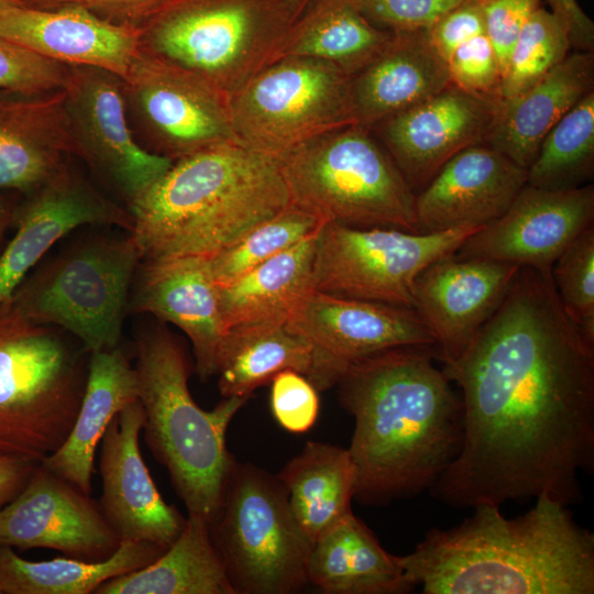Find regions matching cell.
Returning <instances> with one entry per match:
<instances>
[{"mask_svg":"<svg viewBox=\"0 0 594 594\" xmlns=\"http://www.w3.org/2000/svg\"><path fill=\"white\" fill-rule=\"evenodd\" d=\"M442 371L460 388L463 441L431 495L501 506L581 501L594 465V341L565 314L551 272L520 266L503 301Z\"/></svg>","mask_w":594,"mask_h":594,"instance_id":"1","label":"cell"},{"mask_svg":"<svg viewBox=\"0 0 594 594\" xmlns=\"http://www.w3.org/2000/svg\"><path fill=\"white\" fill-rule=\"evenodd\" d=\"M433 359L435 348L391 349L350 364L338 381L355 421L348 450L360 503L429 491L458 457L462 402Z\"/></svg>","mask_w":594,"mask_h":594,"instance_id":"2","label":"cell"},{"mask_svg":"<svg viewBox=\"0 0 594 594\" xmlns=\"http://www.w3.org/2000/svg\"><path fill=\"white\" fill-rule=\"evenodd\" d=\"M536 499L515 518L483 504L454 528L430 529L397 556L405 580L425 594H593L594 536L566 505Z\"/></svg>","mask_w":594,"mask_h":594,"instance_id":"3","label":"cell"},{"mask_svg":"<svg viewBox=\"0 0 594 594\" xmlns=\"http://www.w3.org/2000/svg\"><path fill=\"white\" fill-rule=\"evenodd\" d=\"M290 204L278 162L227 141L173 162L129 205L141 261L212 256Z\"/></svg>","mask_w":594,"mask_h":594,"instance_id":"4","label":"cell"},{"mask_svg":"<svg viewBox=\"0 0 594 594\" xmlns=\"http://www.w3.org/2000/svg\"><path fill=\"white\" fill-rule=\"evenodd\" d=\"M135 358L145 442L167 470L188 514L210 522L235 463L227 448V429L248 398L223 397L212 410L201 409L189 393L187 353L165 327L138 333Z\"/></svg>","mask_w":594,"mask_h":594,"instance_id":"5","label":"cell"},{"mask_svg":"<svg viewBox=\"0 0 594 594\" xmlns=\"http://www.w3.org/2000/svg\"><path fill=\"white\" fill-rule=\"evenodd\" d=\"M87 350L0 304V452L36 463L67 439L88 374Z\"/></svg>","mask_w":594,"mask_h":594,"instance_id":"6","label":"cell"},{"mask_svg":"<svg viewBox=\"0 0 594 594\" xmlns=\"http://www.w3.org/2000/svg\"><path fill=\"white\" fill-rule=\"evenodd\" d=\"M370 130L350 124L282 157L289 201L323 222L420 233L416 194Z\"/></svg>","mask_w":594,"mask_h":594,"instance_id":"7","label":"cell"},{"mask_svg":"<svg viewBox=\"0 0 594 594\" xmlns=\"http://www.w3.org/2000/svg\"><path fill=\"white\" fill-rule=\"evenodd\" d=\"M286 0H166L140 24L141 45L213 84L229 100L278 58Z\"/></svg>","mask_w":594,"mask_h":594,"instance_id":"8","label":"cell"},{"mask_svg":"<svg viewBox=\"0 0 594 594\" xmlns=\"http://www.w3.org/2000/svg\"><path fill=\"white\" fill-rule=\"evenodd\" d=\"M209 529L235 594H290L309 584L312 543L277 476L235 461Z\"/></svg>","mask_w":594,"mask_h":594,"instance_id":"9","label":"cell"},{"mask_svg":"<svg viewBox=\"0 0 594 594\" xmlns=\"http://www.w3.org/2000/svg\"><path fill=\"white\" fill-rule=\"evenodd\" d=\"M139 262L131 234L89 240L21 284L12 299L28 318L70 332L89 353L112 350Z\"/></svg>","mask_w":594,"mask_h":594,"instance_id":"10","label":"cell"},{"mask_svg":"<svg viewBox=\"0 0 594 594\" xmlns=\"http://www.w3.org/2000/svg\"><path fill=\"white\" fill-rule=\"evenodd\" d=\"M230 111L237 140L276 162L311 139L355 124L350 77L304 56L263 68L231 97Z\"/></svg>","mask_w":594,"mask_h":594,"instance_id":"11","label":"cell"},{"mask_svg":"<svg viewBox=\"0 0 594 594\" xmlns=\"http://www.w3.org/2000/svg\"><path fill=\"white\" fill-rule=\"evenodd\" d=\"M482 227L436 233L326 222L318 230L312 289L329 295L414 308L417 276L455 253Z\"/></svg>","mask_w":594,"mask_h":594,"instance_id":"12","label":"cell"},{"mask_svg":"<svg viewBox=\"0 0 594 594\" xmlns=\"http://www.w3.org/2000/svg\"><path fill=\"white\" fill-rule=\"evenodd\" d=\"M122 80L128 112L156 154L174 162L237 140L229 98L201 75L141 45Z\"/></svg>","mask_w":594,"mask_h":594,"instance_id":"13","label":"cell"},{"mask_svg":"<svg viewBox=\"0 0 594 594\" xmlns=\"http://www.w3.org/2000/svg\"><path fill=\"white\" fill-rule=\"evenodd\" d=\"M63 91L76 155L129 205L172 166L170 158L136 141L119 76L91 66H68Z\"/></svg>","mask_w":594,"mask_h":594,"instance_id":"14","label":"cell"},{"mask_svg":"<svg viewBox=\"0 0 594 594\" xmlns=\"http://www.w3.org/2000/svg\"><path fill=\"white\" fill-rule=\"evenodd\" d=\"M288 323L314 346L318 391L337 385L348 366L391 349L429 346L436 340L409 307L338 297L311 289Z\"/></svg>","mask_w":594,"mask_h":594,"instance_id":"15","label":"cell"},{"mask_svg":"<svg viewBox=\"0 0 594 594\" xmlns=\"http://www.w3.org/2000/svg\"><path fill=\"white\" fill-rule=\"evenodd\" d=\"M120 544L99 503L41 462L23 490L0 510V546L52 549L64 557L101 562Z\"/></svg>","mask_w":594,"mask_h":594,"instance_id":"16","label":"cell"},{"mask_svg":"<svg viewBox=\"0 0 594 594\" xmlns=\"http://www.w3.org/2000/svg\"><path fill=\"white\" fill-rule=\"evenodd\" d=\"M594 221V186L547 190L526 185L507 210L455 251L551 272L568 245Z\"/></svg>","mask_w":594,"mask_h":594,"instance_id":"17","label":"cell"},{"mask_svg":"<svg viewBox=\"0 0 594 594\" xmlns=\"http://www.w3.org/2000/svg\"><path fill=\"white\" fill-rule=\"evenodd\" d=\"M496 101L452 84L374 127L417 195L454 155L485 143ZM373 127V128H374Z\"/></svg>","mask_w":594,"mask_h":594,"instance_id":"18","label":"cell"},{"mask_svg":"<svg viewBox=\"0 0 594 594\" xmlns=\"http://www.w3.org/2000/svg\"><path fill=\"white\" fill-rule=\"evenodd\" d=\"M145 414L140 399L123 407L102 439L99 472L101 512L121 540L147 541L167 549L186 518L165 503L143 461L139 437Z\"/></svg>","mask_w":594,"mask_h":594,"instance_id":"19","label":"cell"},{"mask_svg":"<svg viewBox=\"0 0 594 594\" xmlns=\"http://www.w3.org/2000/svg\"><path fill=\"white\" fill-rule=\"evenodd\" d=\"M520 266L454 253L427 266L414 284V309L436 340L437 359L458 360L503 301Z\"/></svg>","mask_w":594,"mask_h":594,"instance_id":"20","label":"cell"},{"mask_svg":"<svg viewBox=\"0 0 594 594\" xmlns=\"http://www.w3.org/2000/svg\"><path fill=\"white\" fill-rule=\"evenodd\" d=\"M85 224L133 227L128 210L96 190L66 164L32 191L20 211L12 240L0 255V304L12 298L51 246Z\"/></svg>","mask_w":594,"mask_h":594,"instance_id":"21","label":"cell"},{"mask_svg":"<svg viewBox=\"0 0 594 594\" xmlns=\"http://www.w3.org/2000/svg\"><path fill=\"white\" fill-rule=\"evenodd\" d=\"M0 35L45 58L101 68L121 79L141 48L138 25L107 20L78 4L2 9Z\"/></svg>","mask_w":594,"mask_h":594,"instance_id":"22","label":"cell"},{"mask_svg":"<svg viewBox=\"0 0 594 594\" xmlns=\"http://www.w3.org/2000/svg\"><path fill=\"white\" fill-rule=\"evenodd\" d=\"M527 185V169L486 143L450 158L416 195L420 233L484 227L501 217Z\"/></svg>","mask_w":594,"mask_h":594,"instance_id":"23","label":"cell"},{"mask_svg":"<svg viewBox=\"0 0 594 594\" xmlns=\"http://www.w3.org/2000/svg\"><path fill=\"white\" fill-rule=\"evenodd\" d=\"M132 300L134 312H148L183 330L190 339L195 370L202 381L216 374L226 329L219 288L207 256L142 261Z\"/></svg>","mask_w":594,"mask_h":594,"instance_id":"24","label":"cell"},{"mask_svg":"<svg viewBox=\"0 0 594 594\" xmlns=\"http://www.w3.org/2000/svg\"><path fill=\"white\" fill-rule=\"evenodd\" d=\"M449 84L447 62L426 30L392 32L384 47L350 77L354 122L371 129Z\"/></svg>","mask_w":594,"mask_h":594,"instance_id":"25","label":"cell"},{"mask_svg":"<svg viewBox=\"0 0 594 594\" xmlns=\"http://www.w3.org/2000/svg\"><path fill=\"white\" fill-rule=\"evenodd\" d=\"M64 91H0V189L33 191L76 155Z\"/></svg>","mask_w":594,"mask_h":594,"instance_id":"26","label":"cell"},{"mask_svg":"<svg viewBox=\"0 0 594 594\" xmlns=\"http://www.w3.org/2000/svg\"><path fill=\"white\" fill-rule=\"evenodd\" d=\"M593 90V52L572 51L530 88L496 101L485 143L528 169L549 131Z\"/></svg>","mask_w":594,"mask_h":594,"instance_id":"27","label":"cell"},{"mask_svg":"<svg viewBox=\"0 0 594 594\" xmlns=\"http://www.w3.org/2000/svg\"><path fill=\"white\" fill-rule=\"evenodd\" d=\"M139 399L135 369L119 348L90 353L82 400L74 426L58 450L41 463L91 495L95 453L111 419Z\"/></svg>","mask_w":594,"mask_h":594,"instance_id":"28","label":"cell"},{"mask_svg":"<svg viewBox=\"0 0 594 594\" xmlns=\"http://www.w3.org/2000/svg\"><path fill=\"white\" fill-rule=\"evenodd\" d=\"M308 583L329 594H399L407 583L397 556L387 552L352 512L312 544Z\"/></svg>","mask_w":594,"mask_h":594,"instance_id":"29","label":"cell"},{"mask_svg":"<svg viewBox=\"0 0 594 594\" xmlns=\"http://www.w3.org/2000/svg\"><path fill=\"white\" fill-rule=\"evenodd\" d=\"M285 370H294L310 382L315 374L314 346L288 321L246 323L226 330L216 366L223 397L248 398Z\"/></svg>","mask_w":594,"mask_h":594,"instance_id":"30","label":"cell"},{"mask_svg":"<svg viewBox=\"0 0 594 594\" xmlns=\"http://www.w3.org/2000/svg\"><path fill=\"white\" fill-rule=\"evenodd\" d=\"M318 230L292 248L218 286L224 329L265 321H288L312 289V261Z\"/></svg>","mask_w":594,"mask_h":594,"instance_id":"31","label":"cell"},{"mask_svg":"<svg viewBox=\"0 0 594 594\" xmlns=\"http://www.w3.org/2000/svg\"><path fill=\"white\" fill-rule=\"evenodd\" d=\"M94 594H235L209 522L188 514L176 540L152 563L103 582Z\"/></svg>","mask_w":594,"mask_h":594,"instance_id":"32","label":"cell"},{"mask_svg":"<svg viewBox=\"0 0 594 594\" xmlns=\"http://www.w3.org/2000/svg\"><path fill=\"white\" fill-rule=\"evenodd\" d=\"M277 477L298 526L312 544L352 512L355 469L348 449L309 441Z\"/></svg>","mask_w":594,"mask_h":594,"instance_id":"33","label":"cell"},{"mask_svg":"<svg viewBox=\"0 0 594 594\" xmlns=\"http://www.w3.org/2000/svg\"><path fill=\"white\" fill-rule=\"evenodd\" d=\"M391 35L367 21L351 0H311L293 21L278 58L322 59L351 77L384 47Z\"/></svg>","mask_w":594,"mask_h":594,"instance_id":"34","label":"cell"},{"mask_svg":"<svg viewBox=\"0 0 594 594\" xmlns=\"http://www.w3.org/2000/svg\"><path fill=\"white\" fill-rule=\"evenodd\" d=\"M166 549L147 541L121 540L101 562L68 557L30 561L0 546V594H89L106 581L154 562Z\"/></svg>","mask_w":594,"mask_h":594,"instance_id":"35","label":"cell"},{"mask_svg":"<svg viewBox=\"0 0 594 594\" xmlns=\"http://www.w3.org/2000/svg\"><path fill=\"white\" fill-rule=\"evenodd\" d=\"M594 176V90L571 108L543 139L527 169V185L563 190Z\"/></svg>","mask_w":594,"mask_h":594,"instance_id":"36","label":"cell"},{"mask_svg":"<svg viewBox=\"0 0 594 594\" xmlns=\"http://www.w3.org/2000/svg\"><path fill=\"white\" fill-rule=\"evenodd\" d=\"M326 223L289 204L272 218L256 224L243 237L209 256L218 286L227 285L272 256L292 248Z\"/></svg>","mask_w":594,"mask_h":594,"instance_id":"37","label":"cell"},{"mask_svg":"<svg viewBox=\"0 0 594 594\" xmlns=\"http://www.w3.org/2000/svg\"><path fill=\"white\" fill-rule=\"evenodd\" d=\"M568 31L550 10L539 8L514 43L497 91V101L512 99L559 65L571 52Z\"/></svg>","mask_w":594,"mask_h":594,"instance_id":"38","label":"cell"},{"mask_svg":"<svg viewBox=\"0 0 594 594\" xmlns=\"http://www.w3.org/2000/svg\"><path fill=\"white\" fill-rule=\"evenodd\" d=\"M551 278L568 317L594 341V226L561 253L552 265Z\"/></svg>","mask_w":594,"mask_h":594,"instance_id":"39","label":"cell"},{"mask_svg":"<svg viewBox=\"0 0 594 594\" xmlns=\"http://www.w3.org/2000/svg\"><path fill=\"white\" fill-rule=\"evenodd\" d=\"M68 65L40 56L0 35V91L44 95L62 90Z\"/></svg>","mask_w":594,"mask_h":594,"instance_id":"40","label":"cell"},{"mask_svg":"<svg viewBox=\"0 0 594 594\" xmlns=\"http://www.w3.org/2000/svg\"><path fill=\"white\" fill-rule=\"evenodd\" d=\"M450 84L472 95L497 101L502 70L485 33L458 46L447 61Z\"/></svg>","mask_w":594,"mask_h":594,"instance_id":"41","label":"cell"},{"mask_svg":"<svg viewBox=\"0 0 594 594\" xmlns=\"http://www.w3.org/2000/svg\"><path fill=\"white\" fill-rule=\"evenodd\" d=\"M271 409L285 430L304 433L317 420L318 389L305 375L294 370L282 371L271 381Z\"/></svg>","mask_w":594,"mask_h":594,"instance_id":"42","label":"cell"},{"mask_svg":"<svg viewBox=\"0 0 594 594\" xmlns=\"http://www.w3.org/2000/svg\"><path fill=\"white\" fill-rule=\"evenodd\" d=\"M375 26L388 32L427 30L466 0H351Z\"/></svg>","mask_w":594,"mask_h":594,"instance_id":"43","label":"cell"},{"mask_svg":"<svg viewBox=\"0 0 594 594\" xmlns=\"http://www.w3.org/2000/svg\"><path fill=\"white\" fill-rule=\"evenodd\" d=\"M541 0H479L485 34L492 42L501 65L502 77L508 57L522 26L538 10Z\"/></svg>","mask_w":594,"mask_h":594,"instance_id":"44","label":"cell"},{"mask_svg":"<svg viewBox=\"0 0 594 594\" xmlns=\"http://www.w3.org/2000/svg\"><path fill=\"white\" fill-rule=\"evenodd\" d=\"M426 32L433 48L447 62L458 46L485 33L484 15L479 0H466L454 7Z\"/></svg>","mask_w":594,"mask_h":594,"instance_id":"45","label":"cell"},{"mask_svg":"<svg viewBox=\"0 0 594 594\" xmlns=\"http://www.w3.org/2000/svg\"><path fill=\"white\" fill-rule=\"evenodd\" d=\"M166 0H48L42 8L78 4L118 23L140 24Z\"/></svg>","mask_w":594,"mask_h":594,"instance_id":"46","label":"cell"},{"mask_svg":"<svg viewBox=\"0 0 594 594\" xmlns=\"http://www.w3.org/2000/svg\"><path fill=\"white\" fill-rule=\"evenodd\" d=\"M550 11L565 26L573 51L593 52L594 23L576 0H546Z\"/></svg>","mask_w":594,"mask_h":594,"instance_id":"47","label":"cell"},{"mask_svg":"<svg viewBox=\"0 0 594 594\" xmlns=\"http://www.w3.org/2000/svg\"><path fill=\"white\" fill-rule=\"evenodd\" d=\"M36 462L0 452V510L23 490Z\"/></svg>","mask_w":594,"mask_h":594,"instance_id":"48","label":"cell"},{"mask_svg":"<svg viewBox=\"0 0 594 594\" xmlns=\"http://www.w3.org/2000/svg\"><path fill=\"white\" fill-rule=\"evenodd\" d=\"M311 0H286L293 21L304 11Z\"/></svg>","mask_w":594,"mask_h":594,"instance_id":"49","label":"cell"},{"mask_svg":"<svg viewBox=\"0 0 594 594\" xmlns=\"http://www.w3.org/2000/svg\"><path fill=\"white\" fill-rule=\"evenodd\" d=\"M10 221V210L7 205L0 199V239Z\"/></svg>","mask_w":594,"mask_h":594,"instance_id":"50","label":"cell"},{"mask_svg":"<svg viewBox=\"0 0 594 594\" xmlns=\"http://www.w3.org/2000/svg\"><path fill=\"white\" fill-rule=\"evenodd\" d=\"M12 6H25L22 0H0V10Z\"/></svg>","mask_w":594,"mask_h":594,"instance_id":"51","label":"cell"},{"mask_svg":"<svg viewBox=\"0 0 594 594\" xmlns=\"http://www.w3.org/2000/svg\"><path fill=\"white\" fill-rule=\"evenodd\" d=\"M25 6L42 8L48 0H22Z\"/></svg>","mask_w":594,"mask_h":594,"instance_id":"52","label":"cell"}]
</instances>
